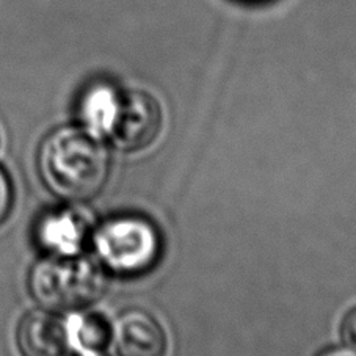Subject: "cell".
Instances as JSON below:
<instances>
[{
	"instance_id": "6da1fadb",
	"label": "cell",
	"mask_w": 356,
	"mask_h": 356,
	"mask_svg": "<svg viewBox=\"0 0 356 356\" xmlns=\"http://www.w3.org/2000/svg\"><path fill=\"white\" fill-rule=\"evenodd\" d=\"M36 167L41 181L55 196L79 202L101 192L108 173V157L91 132L60 127L41 141Z\"/></svg>"
},
{
	"instance_id": "7a4b0ae2",
	"label": "cell",
	"mask_w": 356,
	"mask_h": 356,
	"mask_svg": "<svg viewBox=\"0 0 356 356\" xmlns=\"http://www.w3.org/2000/svg\"><path fill=\"white\" fill-rule=\"evenodd\" d=\"M82 115L87 124L99 129L126 152L151 146L162 132L163 112L154 96L141 90H91L83 101Z\"/></svg>"
},
{
	"instance_id": "3957f363",
	"label": "cell",
	"mask_w": 356,
	"mask_h": 356,
	"mask_svg": "<svg viewBox=\"0 0 356 356\" xmlns=\"http://www.w3.org/2000/svg\"><path fill=\"white\" fill-rule=\"evenodd\" d=\"M106 275L81 253L47 254L29 273V291L35 302L52 312L81 311L102 297Z\"/></svg>"
},
{
	"instance_id": "277c9868",
	"label": "cell",
	"mask_w": 356,
	"mask_h": 356,
	"mask_svg": "<svg viewBox=\"0 0 356 356\" xmlns=\"http://www.w3.org/2000/svg\"><path fill=\"white\" fill-rule=\"evenodd\" d=\"M101 259L116 273L138 275L157 262L161 238L154 226L138 217L113 218L96 237Z\"/></svg>"
},
{
	"instance_id": "5b68a950",
	"label": "cell",
	"mask_w": 356,
	"mask_h": 356,
	"mask_svg": "<svg viewBox=\"0 0 356 356\" xmlns=\"http://www.w3.org/2000/svg\"><path fill=\"white\" fill-rule=\"evenodd\" d=\"M21 356H72L67 322L47 309L26 312L16 330Z\"/></svg>"
},
{
	"instance_id": "8992f818",
	"label": "cell",
	"mask_w": 356,
	"mask_h": 356,
	"mask_svg": "<svg viewBox=\"0 0 356 356\" xmlns=\"http://www.w3.org/2000/svg\"><path fill=\"white\" fill-rule=\"evenodd\" d=\"M118 356H168L170 342L163 325L146 311H131L115 328Z\"/></svg>"
},
{
	"instance_id": "52a82bcc",
	"label": "cell",
	"mask_w": 356,
	"mask_h": 356,
	"mask_svg": "<svg viewBox=\"0 0 356 356\" xmlns=\"http://www.w3.org/2000/svg\"><path fill=\"white\" fill-rule=\"evenodd\" d=\"M35 238L47 254L79 253L83 238V223L71 212H49L38 220Z\"/></svg>"
},
{
	"instance_id": "ba28073f",
	"label": "cell",
	"mask_w": 356,
	"mask_h": 356,
	"mask_svg": "<svg viewBox=\"0 0 356 356\" xmlns=\"http://www.w3.org/2000/svg\"><path fill=\"white\" fill-rule=\"evenodd\" d=\"M74 352L85 356H99L110 343V328L99 316H79L67 322Z\"/></svg>"
},
{
	"instance_id": "9c48e42d",
	"label": "cell",
	"mask_w": 356,
	"mask_h": 356,
	"mask_svg": "<svg viewBox=\"0 0 356 356\" xmlns=\"http://www.w3.org/2000/svg\"><path fill=\"white\" fill-rule=\"evenodd\" d=\"M15 204V186L7 168L0 163V226L7 222Z\"/></svg>"
},
{
	"instance_id": "30bf717a",
	"label": "cell",
	"mask_w": 356,
	"mask_h": 356,
	"mask_svg": "<svg viewBox=\"0 0 356 356\" xmlns=\"http://www.w3.org/2000/svg\"><path fill=\"white\" fill-rule=\"evenodd\" d=\"M341 339L343 346L356 352V303L350 306L342 317Z\"/></svg>"
},
{
	"instance_id": "8fae6325",
	"label": "cell",
	"mask_w": 356,
	"mask_h": 356,
	"mask_svg": "<svg viewBox=\"0 0 356 356\" xmlns=\"http://www.w3.org/2000/svg\"><path fill=\"white\" fill-rule=\"evenodd\" d=\"M317 356H356V352L353 350H342V348H333V350H327V352H322Z\"/></svg>"
}]
</instances>
